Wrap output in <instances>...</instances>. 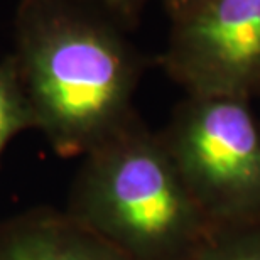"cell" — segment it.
Instances as JSON below:
<instances>
[{
    "instance_id": "cell-1",
    "label": "cell",
    "mask_w": 260,
    "mask_h": 260,
    "mask_svg": "<svg viewBox=\"0 0 260 260\" xmlns=\"http://www.w3.org/2000/svg\"><path fill=\"white\" fill-rule=\"evenodd\" d=\"M14 41L34 128L61 157H83L137 113L145 61L90 0H20Z\"/></svg>"
},
{
    "instance_id": "cell-2",
    "label": "cell",
    "mask_w": 260,
    "mask_h": 260,
    "mask_svg": "<svg viewBox=\"0 0 260 260\" xmlns=\"http://www.w3.org/2000/svg\"><path fill=\"white\" fill-rule=\"evenodd\" d=\"M64 211L130 260H189L213 230L139 113L83 155Z\"/></svg>"
},
{
    "instance_id": "cell-3",
    "label": "cell",
    "mask_w": 260,
    "mask_h": 260,
    "mask_svg": "<svg viewBox=\"0 0 260 260\" xmlns=\"http://www.w3.org/2000/svg\"><path fill=\"white\" fill-rule=\"evenodd\" d=\"M159 135L213 228L260 221V122L248 98L186 95Z\"/></svg>"
},
{
    "instance_id": "cell-4",
    "label": "cell",
    "mask_w": 260,
    "mask_h": 260,
    "mask_svg": "<svg viewBox=\"0 0 260 260\" xmlns=\"http://www.w3.org/2000/svg\"><path fill=\"white\" fill-rule=\"evenodd\" d=\"M159 66L186 95L250 100L260 88V0H196L171 19Z\"/></svg>"
},
{
    "instance_id": "cell-5",
    "label": "cell",
    "mask_w": 260,
    "mask_h": 260,
    "mask_svg": "<svg viewBox=\"0 0 260 260\" xmlns=\"http://www.w3.org/2000/svg\"><path fill=\"white\" fill-rule=\"evenodd\" d=\"M0 260H130L64 210L38 206L0 221Z\"/></svg>"
},
{
    "instance_id": "cell-6",
    "label": "cell",
    "mask_w": 260,
    "mask_h": 260,
    "mask_svg": "<svg viewBox=\"0 0 260 260\" xmlns=\"http://www.w3.org/2000/svg\"><path fill=\"white\" fill-rule=\"evenodd\" d=\"M30 128H34V117L20 85L15 61L9 54L0 61V159L7 145Z\"/></svg>"
},
{
    "instance_id": "cell-7",
    "label": "cell",
    "mask_w": 260,
    "mask_h": 260,
    "mask_svg": "<svg viewBox=\"0 0 260 260\" xmlns=\"http://www.w3.org/2000/svg\"><path fill=\"white\" fill-rule=\"evenodd\" d=\"M189 260H260V221L213 228Z\"/></svg>"
},
{
    "instance_id": "cell-8",
    "label": "cell",
    "mask_w": 260,
    "mask_h": 260,
    "mask_svg": "<svg viewBox=\"0 0 260 260\" xmlns=\"http://www.w3.org/2000/svg\"><path fill=\"white\" fill-rule=\"evenodd\" d=\"M95 4L105 10L123 29H127L134 27L139 22V17L147 0H95Z\"/></svg>"
},
{
    "instance_id": "cell-9",
    "label": "cell",
    "mask_w": 260,
    "mask_h": 260,
    "mask_svg": "<svg viewBox=\"0 0 260 260\" xmlns=\"http://www.w3.org/2000/svg\"><path fill=\"white\" fill-rule=\"evenodd\" d=\"M160 2H162L169 19H173L176 15H179L181 12H184L188 7H191L196 0H160Z\"/></svg>"
}]
</instances>
